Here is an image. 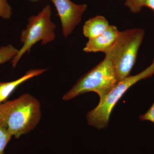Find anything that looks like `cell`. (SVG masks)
<instances>
[{"instance_id":"1","label":"cell","mask_w":154,"mask_h":154,"mask_svg":"<svg viewBox=\"0 0 154 154\" xmlns=\"http://www.w3.org/2000/svg\"><path fill=\"white\" fill-rule=\"evenodd\" d=\"M41 115L39 101L27 93L0 104V125L16 138L34 129Z\"/></svg>"},{"instance_id":"2","label":"cell","mask_w":154,"mask_h":154,"mask_svg":"<svg viewBox=\"0 0 154 154\" xmlns=\"http://www.w3.org/2000/svg\"><path fill=\"white\" fill-rule=\"evenodd\" d=\"M144 36L145 30L140 28L119 31L115 42L104 52L112 61L119 82L129 75Z\"/></svg>"},{"instance_id":"3","label":"cell","mask_w":154,"mask_h":154,"mask_svg":"<svg viewBox=\"0 0 154 154\" xmlns=\"http://www.w3.org/2000/svg\"><path fill=\"white\" fill-rule=\"evenodd\" d=\"M119 81L114 65L110 59H105L80 78L72 88L64 95L63 99L68 101L89 92L97 93L102 103Z\"/></svg>"},{"instance_id":"4","label":"cell","mask_w":154,"mask_h":154,"mask_svg":"<svg viewBox=\"0 0 154 154\" xmlns=\"http://www.w3.org/2000/svg\"><path fill=\"white\" fill-rule=\"evenodd\" d=\"M51 7L47 5L38 15L29 17L26 28L22 30L20 36V42L23 46L11 60L14 68L25 53H30L32 46L36 42L42 40V45H44L55 39L56 26L51 21Z\"/></svg>"},{"instance_id":"5","label":"cell","mask_w":154,"mask_h":154,"mask_svg":"<svg viewBox=\"0 0 154 154\" xmlns=\"http://www.w3.org/2000/svg\"><path fill=\"white\" fill-rule=\"evenodd\" d=\"M154 75V57L151 64L143 71L134 76L129 75L118 84L108 93L103 102L88 112V124L98 129L106 127L111 111L116 103L131 87L139 81L151 78Z\"/></svg>"},{"instance_id":"6","label":"cell","mask_w":154,"mask_h":154,"mask_svg":"<svg viewBox=\"0 0 154 154\" xmlns=\"http://www.w3.org/2000/svg\"><path fill=\"white\" fill-rule=\"evenodd\" d=\"M55 6L60 18L63 35L65 38L69 35L82 21L86 4L77 5L70 0H51Z\"/></svg>"},{"instance_id":"7","label":"cell","mask_w":154,"mask_h":154,"mask_svg":"<svg viewBox=\"0 0 154 154\" xmlns=\"http://www.w3.org/2000/svg\"><path fill=\"white\" fill-rule=\"evenodd\" d=\"M117 28L110 25L106 30L96 38L89 39L83 50L85 52H104L115 42L119 34Z\"/></svg>"},{"instance_id":"8","label":"cell","mask_w":154,"mask_h":154,"mask_svg":"<svg viewBox=\"0 0 154 154\" xmlns=\"http://www.w3.org/2000/svg\"><path fill=\"white\" fill-rule=\"evenodd\" d=\"M47 69H31L23 76L10 82H0V104L6 102L9 96L20 85L33 77L42 74Z\"/></svg>"},{"instance_id":"9","label":"cell","mask_w":154,"mask_h":154,"mask_svg":"<svg viewBox=\"0 0 154 154\" xmlns=\"http://www.w3.org/2000/svg\"><path fill=\"white\" fill-rule=\"evenodd\" d=\"M109 25L105 17L96 16L85 22L83 26V34L89 39L96 38L103 33Z\"/></svg>"},{"instance_id":"10","label":"cell","mask_w":154,"mask_h":154,"mask_svg":"<svg viewBox=\"0 0 154 154\" xmlns=\"http://www.w3.org/2000/svg\"><path fill=\"white\" fill-rule=\"evenodd\" d=\"M19 50L11 44L0 47V65L12 60Z\"/></svg>"},{"instance_id":"11","label":"cell","mask_w":154,"mask_h":154,"mask_svg":"<svg viewBox=\"0 0 154 154\" xmlns=\"http://www.w3.org/2000/svg\"><path fill=\"white\" fill-rule=\"evenodd\" d=\"M12 137V136L7 128L0 125V154H4L6 146Z\"/></svg>"},{"instance_id":"12","label":"cell","mask_w":154,"mask_h":154,"mask_svg":"<svg viewBox=\"0 0 154 154\" xmlns=\"http://www.w3.org/2000/svg\"><path fill=\"white\" fill-rule=\"evenodd\" d=\"M146 0H126L125 5L134 14L140 13L144 7Z\"/></svg>"},{"instance_id":"13","label":"cell","mask_w":154,"mask_h":154,"mask_svg":"<svg viewBox=\"0 0 154 154\" xmlns=\"http://www.w3.org/2000/svg\"><path fill=\"white\" fill-rule=\"evenodd\" d=\"M13 14L12 7L8 0H0V17L5 19H9Z\"/></svg>"},{"instance_id":"14","label":"cell","mask_w":154,"mask_h":154,"mask_svg":"<svg viewBox=\"0 0 154 154\" xmlns=\"http://www.w3.org/2000/svg\"><path fill=\"white\" fill-rule=\"evenodd\" d=\"M139 118L141 121L148 120L154 123V102L149 110L143 115L140 116Z\"/></svg>"},{"instance_id":"15","label":"cell","mask_w":154,"mask_h":154,"mask_svg":"<svg viewBox=\"0 0 154 154\" xmlns=\"http://www.w3.org/2000/svg\"><path fill=\"white\" fill-rule=\"evenodd\" d=\"M144 7H147L154 11V0H146Z\"/></svg>"},{"instance_id":"16","label":"cell","mask_w":154,"mask_h":154,"mask_svg":"<svg viewBox=\"0 0 154 154\" xmlns=\"http://www.w3.org/2000/svg\"><path fill=\"white\" fill-rule=\"evenodd\" d=\"M30 1H37V0H30Z\"/></svg>"}]
</instances>
